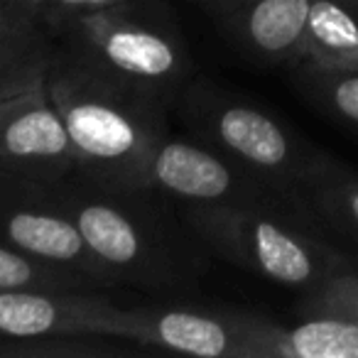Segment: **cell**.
<instances>
[{"label": "cell", "mask_w": 358, "mask_h": 358, "mask_svg": "<svg viewBox=\"0 0 358 358\" xmlns=\"http://www.w3.org/2000/svg\"><path fill=\"white\" fill-rule=\"evenodd\" d=\"M123 0H47V8H45V27H50L52 35L62 30L64 25H69L74 17L86 15V13H96V10H103V8L110 6H118Z\"/></svg>", "instance_id": "ffe728a7"}, {"label": "cell", "mask_w": 358, "mask_h": 358, "mask_svg": "<svg viewBox=\"0 0 358 358\" xmlns=\"http://www.w3.org/2000/svg\"><path fill=\"white\" fill-rule=\"evenodd\" d=\"M120 338L99 334H42L27 338H0V358H101L128 356Z\"/></svg>", "instance_id": "e0dca14e"}, {"label": "cell", "mask_w": 358, "mask_h": 358, "mask_svg": "<svg viewBox=\"0 0 358 358\" xmlns=\"http://www.w3.org/2000/svg\"><path fill=\"white\" fill-rule=\"evenodd\" d=\"M115 309L118 304L86 289L0 287V338L42 334L110 336L108 329Z\"/></svg>", "instance_id": "8fae6325"}, {"label": "cell", "mask_w": 358, "mask_h": 358, "mask_svg": "<svg viewBox=\"0 0 358 358\" xmlns=\"http://www.w3.org/2000/svg\"><path fill=\"white\" fill-rule=\"evenodd\" d=\"M79 172L47 79L0 101V174L55 185Z\"/></svg>", "instance_id": "9c48e42d"}, {"label": "cell", "mask_w": 358, "mask_h": 358, "mask_svg": "<svg viewBox=\"0 0 358 358\" xmlns=\"http://www.w3.org/2000/svg\"><path fill=\"white\" fill-rule=\"evenodd\" d=\"M59 42L42 22L0 25V101L47 79Z\"/></svg>", "instance_id": "5bb4252c"}, {"label": "cell", "mask_w": 358, "mask_h": 358, "mask_svg": "<svg viewBox=\"0 0 358 358\" xmlns=\"http://www.w3.org/2000/svg\"><path fill=\"white\" fill-rule=\"evenodd\" d=\"M331 243L358 268V172L336 157L299 194Z\"/></svg>", "instance_id": "7c38bea8"}, {"label": "cell", "mask_w": 358, "mask_h": 358, "mask_svg": "<svg viewBox=\"0 0 358 358\" xmlns=\"http://www.w3.org/2000/svg\"><path fill=\"white\" fill-rule=\"evenodd\" d=\"M174 110L192 138L243 164L294 199L334 159L263 106L211 81H189L174 101Z\"/></svg>", "instance_id": "5b68a950"}, {"label": "cell", "mask_w": 358, "mask_h": 358, "mask_svg": "<svg viewBox=\"0 0 358 358\" xmlns=\"http://www.w3.org/2000/svg\"><path fill=\"white\" fill-rule=\"evenodd\" d=\"M299 317H336L358 327V268H346L302 294Z\"/></svg>", "instance_id": "d6986e66"}, {"label": "cell", "mask_w": 358, "mask_h": 358, "mask_svg": "<svg viewBox=\"0 0 358 358\" xmlns=\"http://www.w3.org/2000/svg\"><path fill=\"white\" fill-rule=\"evenodd\" d=\"M185 219L192 234L231 265L302 294L353 268L302 201L185 206Z\"/></svg>", "instance_id": "3957f363"}, {"label": "cell", "mask_w": 358, "mask_h": 358, "mask_svg": "<svg viewBox=\"0 0 358 358\" xmlns=\"http://www.w3.org/2000/svg\"><path fill=\"white\" fill-rule=\"evenodd\" d=\"M6 3L13 10L20 13L22 17H27V20L42 22V17H45L47 0H6ZM42 25H45V22H42Z\"/></svg>", "instance_id": "44dd1931"}, {"label": "cell", "mask_w": 358, "mask_h": 358, "mask_svg": "<svg viewBox=\"0 0 358 358\" xmlns=\"http://www.w3.org/2000/svg\"><path fill=\"white\" fill-rule=\"evenodd\" d=\"M204 13L234 50L260 66L304 59L309 0H185Z\"/></svg>", "instance_id": "30bf717a"}, {"label": "cell", "mask_w": 358, "mask_h": 358, "mask_svg": "<svg viewBox=\"0 0 358 358\" xmlns=\"http://www.w3.org/2000/svg\"><path fill=\"white\" fill-rule=\"evenodd\" d=\"M150 192L182 206H245L299 201L196 138L167 135L150 162Z\"/></svg>", "instance_id": "ba28073f"}, {"label": "cell", "mask_w": 358, "mask_h": 358, "mask_svg": "<svg viewBox=\"0 0 358 358\" xmlns=\"http://www.w3.org/2000/svg\"><path fill=\"white\" fill-rule=\"evenodd\" d=\"M294 79L314 108L358 135V71H324L299 62Z\"/></svg>", "instance_id": "2e32d148"}, {"label": "cell", "mask_w": 358, "mask_h": 358, "mask_svg": "<svg viewBox=\"0 0 358 358\" xmlns=\"http://www.w3.org/2000/svg\"><path fill=\"white\" fill-rule=\"evenodd\" d=\"M302 62L324 71H358V20L343 0H309Z\"/></svg>", "instance_id": "9a60e30c"}, {"label": "cell", "mask_w": 358, "mask_h": 358, "mask_svg": "<svg viewBox=\"0 0 358 358\" xmlns=\"http://www.w3.org/2000/svg\"><path fill=\"white\" fill-rule=\"evenodd\" d=\"M343 3H346V6L351 8V13L356 15V20H358V0H343Z\"/></svg>", "instance_id": "603a6c76"}, {"label": "cell", "mask_w": 358, "mask_h": 358, "mask_svg": "<svg viewBox=\"0 0 358 358\" xmlns=\"http://www.w3.org/2000/svg\"><path fill=\"white\" fill-rule=\"evenodd\" d=\"M263 314L211 307H118L108 334L140 348L196 358H260Z\"/></svg>", "instance_id": "52a82bcc"}, {"label": "cell", "mask_w": 358, "mask_h": 358, "mask_svg": "<svg viewBox=\"0 0 358 358\" xmlns=\"http://www.w3.org/2000/svg\"><path fill=\"white\" fill-rule=\"evenodd\" d=\"M260 358H358V327L336 317H299L285 327L263 317Z\"/></svg>", "instance_id": "4fadbf2b"}, {"label": "cell", "mask_w": 358, "mask_h": 358, "mask_svg": "<svg viewBox=\"0 0 358 358\" xmlns=\"http://www.w3.org/2000/svg\"><path fill=\"white\" fill-rule=\"evenodd\" d=\"M59 50L108 81L174 106L192 81V55L162 0H123L64 25Z\"/></svg>", "instance_id": "277c9868"}, {"label": "cell", "mask_w": 358, "mask_h": 358, "mask_svg": "<svg viewBox=\"0 0 358 358\" xmlns=\"http://www.w3.org/2000/svg\"><path fill=\"white\" fill-rule=\"evenodd\" d=\"M47 91L69 133L79 174L113 192H150V162L169 135L162 101L99 76L57 52Z\"/></svg>", "instance_id": "6da1fadb"}, {"label": "cell", "mask_w": 358, "mask_h": 358, "mask_svg": "<svg viewBox=\"0 0 358 358\" xmlns=\"http://www.w3.org/2000/svg\"><path fill=\"white\" fill-rule=\"evenodd\" d=\"M0 243L52 268L69 270L91 287L118 285L57 204L50 185L0 174Z\"/></svg>", "instance_id": "8992f818"}, {"label": "cell", "mask_w": 358, "mask_h": 358, "mask_svg": "<svg viewBox=\"0 0 358 358\" xmlns=\"http://www.w3.org/2000/svg\"><path fill=\"white\" fill-rule=\"evenodd\" d=\"M50 187L118 285L179 289L199 280L204 263L194 241L148 199L150 192L106 189L79 172Z\"/></svg>", "instance_id": "7a4b0ae2"}, {"label": "cell", "mask_w": 358, "mask_h": 358, "mask_svg": "<svg viewBox=\"0 0 358 358\" xmlns=\"http://www.w3.org/2000/svg\"><path fill=\"white\" fill-rule=\"evenodd\" d=\"M0 287L94 289L79 275L62 268H52V265H45L40 260H32L3 243H0Z\"/></svg>", "instance_id": "ac0fdd59"}, {"label": "cell", "mask_w": 358, "mask_h": 358, "mask_svg": "<svg viewBox=\"0 0 358 358\" xmlns=\"http://www.w3.org/2000/svg\"><path fill=\"white\" fill-rule=\"evenodd\" d=\"M25 20L27 17H22L17 10H13L6 0H0V25H8V22H25ZM27 22H35V20H27Z\"/></svg>", "instance_id": "7402d4cb"}]
</instances>
